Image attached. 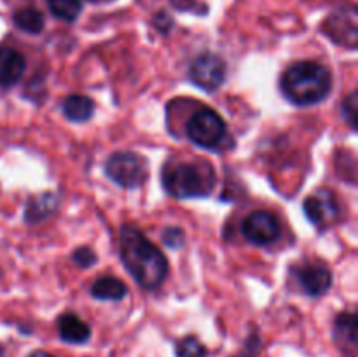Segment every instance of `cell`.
Wrapping results in <instances>:
<instances>
[{"label":"cell","mask_w":358,"mask_h":357,"mask_svg":"<svg viewBox=\"0 0 358 357\" xmlns=\"http://www.w3.org/2000/svg\"><path fill=\"white\" fill-rule=\"evenodd\" d=\"M0 357H3V352H2V350H0Z\"/></svg>","instance_id":"d4e9b609"},{"label":"cell","mask_w":358,"mask_h":357,"mask_svg":"<svg viewBox=\"0 0 358 357\" xmlns=\"http://www.w3.org/2000/svg\"><path fill=\"white\" fill-rule=\"evenodd\" d=\"M215 170L210 163H170L161 172L164 191L177 200L205 198L215 188Z\"/></svg>","instance_id":"3957f363"},{"label":"cell","mask_w":358,"mask_h":357,"mask_svg":"<svg viewBox=\"0 0 358 357\" xmlns=\"http://www.w3.org/2000/svg\"><path fill=\"white\" fill-rule=\"evenodd\" d=\"M59 338L72 345H83L91 338V329L80 317L72 312H66L58 317Z\"/></svg>","instance_id":"4fadbf2b"},{"label":"cell","mask_w":358,"mask_h":357,"mask_svg":"<svg viewBox=\"0 0 358 357\" xmlns=\"http://www.w3.org/2000/svg\"><path fill=\"white\" fill-rule=\"evenodd\" d=\"M72 261L76 262L79 268L86 270V268H91V266L96 265L98 255H96V252L93 251V248L77 247L76 251H73V254H72Z\"/></svg>","instance_id":"44dd1931"},{"label":"cell","mask_w":358,"mask_h":357,"mask_svg":"<svg viewBox=\"0 0 358 357\" xmlns=\"http://www.w3.org/2000/svg\"><path fill=\"white\" fill-rule=\"evenodd\" d=\"M163 238V244L166 245L171 251H177V248H182L185 244V234L180 227H166L161 234Z\"/></svg>","instance_id":"7402d4cb"},{"label":"cell","mask_w":358,"mask_h":357,"mask_svg":"<svg viewBox=\"0 0 358 357\" xmlns=\"http://www.w3.org/2000/svg\"><path fill=\"white\" fill-rule=\"evenodd\" d=\"M128 294V287L115 276H100L91 286V296L100 301H121Z\"/></svg>","instance_id":"9a60e30c"},{"label":"cell","mask_w":358,"mask_h":357,"mask_svg":"<svg viewBox=\"0 0 358 357\" xmlns=\"http://www.w3.org/2000/svg\"><path fill=\"white\" fill-rule=\"evenodd\" d=\"M283 97L296 107H311L324 102L332 91V74L317 62H299L283 72L280 79Z\"/></svg>","instance_id":"7a4b0ae2"},{"label":"cell","mask_w":358,"mask_h":357,"mask_svg":"<svg viewBox=\"0 0 358 357\" xmlns=\"http://www.w3.org/2000/svg\"><path fill=\"white\" fill-rule=\"evenodd\" d=\"M28 357H55V356H51V354L44 352V350H35V352H31Z\"/></svg>","instance_id":"603a6c76"},{"label":"cell","mask_w":358,"mask_h":357,"mask_svg":"<svg viewBox=\"0 0 358 357\" xmlns=\"http://www.w3.org/2000/svg\"><path fill=\"white\" fill-rule=\"evenodd\" d=\"M105 174L119 188L138 189L149 178V167L140 154L119 150L105 161Z\"/></svg>","instance_id":"277c9868"},{"label":"cell","mask_w":358,"mask_h":357,"mask_svg":"<svg viewBox=\"0 0 358 357\" xmlns=\"http://www.w3.org/2000/svg\"><path fill=\"white\" fill-rule=\"evenodd\" d=\"M91 2H101V0H91Z\"/></svg>","instance_id":"cb8c5ba5"},{"label":"cell","mask_w":358,"mask_h":357,"mask_svg":"<svg viewBox=\"0 0 358 357\" xmlns=\"http://www.w3.org/2000/svg\"><path fill=\"white\" fill-rule=\"evenodd\" d=\"M48 6L52 16L63 21H76L83 10L80 0H48Z\"/></svg>","instance_id":"ac0fdd59"},{"label":"cell","mask_w":358,"mask_h":357,"mask_svg":"<svg viewBox=\"0 0 358 357\" xmlns=\"http://www.w3.org/2000/svg\"><path fill=\"white\" fill-rule=\"evenodd\" d=\"M290 273L303 293L311 298L324 296L332 286L331 270L322 262H299L290 270Z\"/></svg>","instance_id":"ba28073f"},{"label":"cell","mask_w":358,"mask_h":357,"mask_svg":"<svg viewBox=\"0 0 358 357\" xmlns=\"http://www.w3.org/2000/svg\"><path fill=\"white\" fill-rule=\"evenodd\" d=\"M27 62L21 52L13 48H0V86H14L23 77Z\"/></svg>","instance_id":"7c38bea8"},{"label":"cell","mask_w":358,"mask_h":357,"mask_svg":"<svg viewBox=\"0 0 358 357\" xmlns=\"http://www.w3.org/2000/svg\"><path fill=\"white\" fill-rule=\"evenodd\" d=\"M241 233L250 244L259 247H268L275 244L282 233L278 217L269 210H255L248 214L241 223Z\"/></svg>","instance_id":"52a82bcc"},{"label":"cell","mask_w":358,"mask_h":357,"mask_svg":"<svg viewBox=\"0 0 358 357\" xmlns=\"http://www.w3.org/2000/svg\"><path fill=\"white\" fill-rule=\"evenodd\" d=\"M227 76V65L224 58L213 52H203L189 66V79L194 86L205 91H217Z\"/></svg>","instance_id":"8992f818"},{"label":"cell","mask_w":358,"mask_h":357,"mask_svg":"<svg viewBox=\"0 0 358 357\" xmlns=\"http://www.w3.org/2000/svg\"><path fill=\"white\" fill-rule=\"evenodd\" d=\"M175 356L177 357H206V346L199 342L196 336H185L175 345Z\"/></svg>","instance_id":"d6986e66"},{"label":"cell","mask_w":358,"mask_h":357,"mask_svg":"<svg viewBox=\"0 0 358 357\" xmlns=\"http://www.w3.org/2000/svg\"><path fill=\"white\" fill-rule=\"evenodd\" d=\"M119 255L129 275L140 287L154 290L163 286L168 275V261L163 252L135 226L124 224L119 233Z\"/></svg>","instance_id":"6da1fadb"},{"label":"cell","mask_w":358,"mask_h":357,"mask_svg":"<svg viewBox=\"0 0 358 357\" xmlns=\"http://www.w3.org/2000/svg\"><path fill=\"white\" fill-rule=\"evenodd\" d=\"M324 31L329 38L339 46L355 49L357 48V9L355 7H345L336 10L334 14L325 20Z\"/></svg>","instance_id":"9c48e42d"},{"label":"cell","mask_w":358,"mask_h":357,"mask_svg":"<svg viewBox=\"0 0 358 357\" xmlns=\"http://www.w3.org/2000/svg\"><path fill=\"white\" fill-rule=\"evenodd\" d=\"M14 24L20 28L21 31L30 35H37L44 30V14L41 13L35 7H24V9H20L16 14H14Z\"/></svg>","instance_id":"e0dca14e"},{"label":"cell","mask_w":358,"mask_h":357,"mask_svg":"<svg viewBox=\"0 0 358 357\" xmlns=\"http://www.w3.org/2000/svg\"><path fill=\"white\" fill-rule=\"evenodd\" d=\"M334 342L346 357H357V317L352 312L339 314L334 322Z\"/></svg>","instance_id":"8fae6325"},{"label":"cell","mask_w":358,"mask_h":357,"mask_svg":"<svg viewBox=\"0 0 358 357\" xmlns=\"http://www.w3.org/2000/svg\"><path fill=\"white\" fill-rule=\"evenodd\" d=\"M303 209L308 220L318 227L329 226L339 216L338 198L329 189H318L313 195L308 196L303 203Z\"/></svg>","instance_id":"30bf717a"},{"label":"cell","mask_w":358,"mask_h":357,"mask_svg":"<svg viewBox=\"0 0 358 357\" xmlns=\"http://www.w3.org/2000/svg\"><path fill=\"white\" fill-rule=\"evenodd\" d=\"M58 205L59 196L55 195V192H44V195L35 196L28 202L27 210H24V220L28 224L42 223V220L48 219L49 216L56 212Z\"/></svg>","instance_id":"5bb4252c"},{"label":"cell","mask_w":358,"mask_h":357,"mask_svg":"<svg viewBox=\"0 0 358 357\" xmlns=\"http://www.w3.org/2000/svg\"><path fill=\"white\" fill-rule=\"evenodd\" d=\"M357 114H358V93L352 91L341 104V115L350 128H357Z\"/></svg>","instance_id":"ffe728a7"},{"label":"cell","mask_w":358,"mask_h":357,"mask_svg":"<svg viewBox=\"0 0 358 357\" xmlns=\"http://www.w3.org/2000/svg\"><path fill=\"white\" fill-rule=\"evenodd\" d=\"M63 114L72 122H86L90 121L94 112V104L86 94H70L65 98L62 105Z\"/></svg>","instance_id":"2e32d148"},{"label":"cell","mask_w":358,"mask_h":357,"mask_svg":"<svg viewBox=\"0 0 358 357\" xmlns=\"http://www.w3.org/2000/svg\"><path fill=\"white\" fill-rule=\"evenodd\" d=\"M189 140L201 149L217 150L227 136L224 119L212 108H201L189 119L185 126Z\"/></svg>","instance_id":"5b68a950"}]
</instances>
